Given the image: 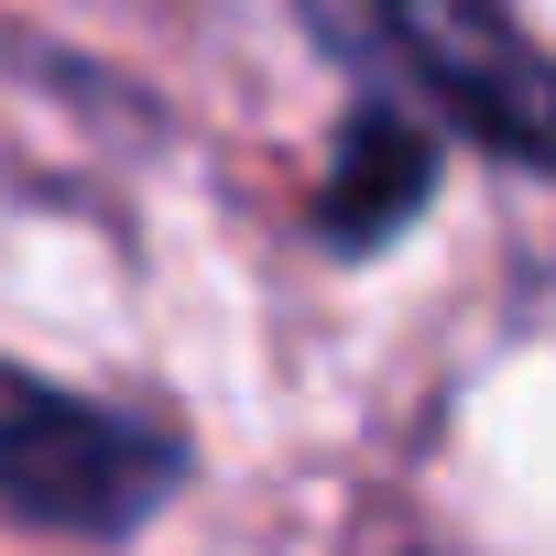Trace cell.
<instances>
[{"instance_id":"1","label":"cell","mask_w":556,"mask_h":556,"mask_svg":"<svg viewBox=\"0 0 556 556\" xmlns=\"http://www.w3.org/2000/svg\"><path fill=\"white\" fill-rule=\"evenodd\" d=\"M295 23L350 88H382L458 153L556 186V45L513 0H295Z\"/></svg>"},{"instance_id":"2","label":"cell","mask_w":556,"mask_h":556,"mask_svg":"<svg viewBox=\"0 0 556 556\" xmlns=\"http://www.w3.org/2000/svg\"><path fill=\"white\" fill-rule=\"evenodd\" d=\"M186 480H197L186 415L0 361V523L55 545H131L186 502Z\"/></svg>"},{"instance_id":"3","label":"cell","mask_w":556,"mask_h":556,"mask_svg":"<svg viewBox=\"0 0 556 556\" xmlns=\"http://www.w3.org/2000/svg\"><path fill=\"white\" fill-rule=\"evenodd\" d=\"M437 186H447V131L415 121L404 99H382V88H350L339 142H328V175L306 197V240L328 262H382L437 207Z\"/></svg>"},{"instance_id":"4","label":"cell","mask_w":556,"mask_h":556,"mask_svg":"<svg viewBox=\"0 0 556 556\" xmlns=\"http://www.w3.org/2000/svg\"><path fill=\"white\" fill-rule=\"evenodd\" d=\"M339 556H469L458 534H437L426 513H404V502H361L350 513V534H339Z\"/></svg>"}]
</instances>
